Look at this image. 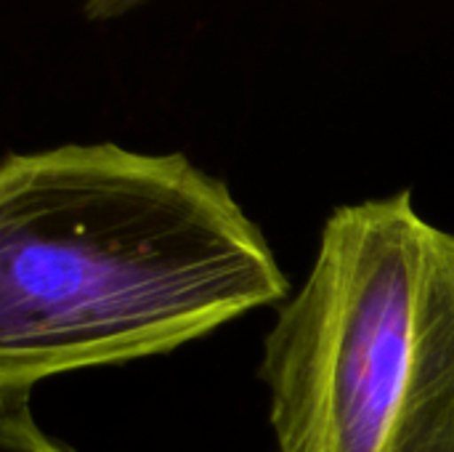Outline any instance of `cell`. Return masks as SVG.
Listing matches in <instances>:
<instances>
[{
    "label": "cell",
    "instance_id": "cell-1",
    "mask_svg": "<svg viewBox=\"0 0 454 452\" xmlns=\"http://www.w3.org/2000/svg\"><path fill=\"white\" fill-rule=\"evenodd\" d=\"M290 280L223 178L114 141L0 163V392L170 354Z\"/></svg>",
    "mask_w": 454,
    "mask_h": 452
},
{
    "label": "cell",
    "instance_id": "cell-2",
    "mask_svg": "<svg viewBox=\"0 0 454 452\" xmlns=\"http://www.w3.org/2000/svg\"><path fill=\"white\" fill-rule=\"evenodd\" d=\"M258 378L277 452H454V234L412 192L335 208Z\"/></svg>",
    "mask_w": 454,
    "mask_h": 452
},
{
    "label": "cell",
    "instance_id": "cell-3",
    "mask_svg": "<svg viewBox=\"0 0 454 452\" xmlns=\"http://www.w3.org/2000/svg\"><path fill=\"white\" fill-rule=\"evenodd\" d=\"M0 452H74L40 429L29 410V394L0 392Z\"/></svg>",
    "mask_w": 454,
    "mask_h": 452
},
{
    "label": "cell",
    "instance_id": "cell-4",
    "mask_svg": "<svg viewBox=\"0 0 454 452\" xmlns=\"http://www.w3.org/2000/svg\"><path fill=\"white\" fill-rule=\"evenodd\" d=\"M152 0H82V16L88 21H114L136 13Z\"/></svg>",
    "mask_w": 454,
    "mask_h": 452
}]
</instances>
